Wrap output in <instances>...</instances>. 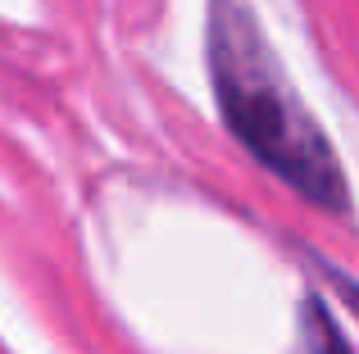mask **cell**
Segmentation results:
<instances>
[{
	"label": "cell",
	"instance_id": "6da1fadb",
	"mask_svg": "<svg viewBox=\"0 0 359 354\" xmlns=\"http://www.w3.org/2000/svg\"><path fill=\"white\" fill-rule=\"evenodd\" d=\"M210 82L223 123L273 177L327 213H346V173L245 0H210Z\"/></svg>",
	"mask_w": 359,
	"mask_h": 354
},
{
	"label": "cell",
	"instance_id": "7a4b0ae2",
	"mask_svg": "<svg viewBox=\"0 0 359 354\" xmlns=\"http://www.w3.org/2000/svg\"><path fill=\"white\" fill-rule=\"evenodd\" d=\"M305 354H351L346 332L332 323V313L318 295H309L305 304Z\"/></svg>",
	"mask_w": 359,
	"mask_h": 354
}]
</instances>
